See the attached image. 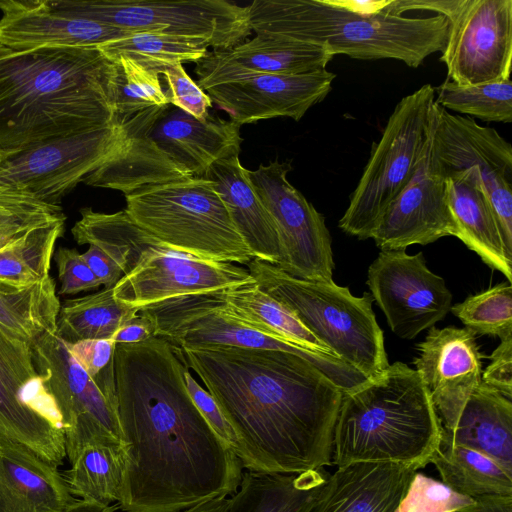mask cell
<instances>
[{
  "label": "cell",
  "instance_id": "48",
  "mask_svg": "<svg viewBox=\"0 0 512 512\" xmlns=\"http://www.w3.org/2000/svg\"><path fill=\"white\" fill-rule=\"evenodd\" d=\"M82 256L104 288L114 287L122 277L119 263L102 248L89 245Z\"/></svg>",
  "mask_w": 512,
  "mask_h": 512
},
{
  "label": "cell",
  "instance_id": "9",
  "mask_svg": "<svg viewBox=\"0 0 512 512\" xmlns=\"http://www.w3.org/2000/svg\"><path fill=\"white\" fill-rule=\"evenodd\" d=\"M127 214L176 251L247 265L253 256L211 180L190 177L125 195Z\"/></svg>",
  "mask_w": 512,
  "mask_h": 512
},
{
  "label": "cell",
  "instance_id": "13",
  "mask_svg": "<svg viewBox=\"0 0 512 512\" xmlns=\"http://www.w3.org/2000/svg\"><path fill=\"white\" fill-rule=\"evenodd\" d=\"M54 10L103 22L128 32H155L232 49L252 33L249 6L226 0H47Z\"/></svg>",
  "mask_w": 512,
  "mask_h": 512
},
{
  "label": "cell",
  "instance_id": "33",
  "mask_svg": "<svg viewBox=\"0 0 512 512\" xmlns=\"http://www.w3.org/2000/svg\"><path fill=\"white\" fill-rule=\"evenodd\" d=\"M60 306L51 277L29 285L0 281V325L30 344L56 332Z\"/></svg>",
  "mask_w": 512,
  "mask_h": 512
},
{
  "label": "cell",
  "instance_id": "42",
  "mask_svg": "<svg viewBox=\"0 0 512 512\" xmlns=\"http://www.w3.org/2000/svg\"><path fill=\"white\" fill-rule=\"evenodd\" d=\"M471 502L443 482L417 472L395 512H453Z\"/></svg>",
  "mask_w": 512,
  "mask_h": 512
},
{
  "label": "cell",
  "instance_id": "52",
  "mask_svg": "<svg viewBox=\"0 0 512 512\" xmlns=\"http://www.w3.org/2000/svg\"><path fill=\"white\" fill-rule=\"evenodd\" d=\"M230 497H219L190 507L181 512H228Z\"/></svg>",
  "mask_w": 512,
  "mask_h": 512
},
{
  "label": "cell",
  "instance_id": "28",
  "mask_svg": "<svg viewBox=\"0 0 512 512\" xmlns=\"http://www.w3.org/2000/svg\"><path fill=\"white\" fill-rule=\"evenodd\" d=\"M204 177L212 181L253 258L279 267L283 254L276 224L239 156L215 162Z\"/></svg>",
  "mask_w": 512,
  "mask_h": 512
},
{
  "label": "cell",
  "instance_id": "51",
  "mask_svg": "<svg viewBox=\"0 0 512 512\" xmlns=\"http://www.w3.org/2000/svg\"><path fill=\"white\" fill-rule=\"evenodd\" d=\"M117 509H119L118 504L105 506L95 502L75 498L64 512H114Z\"/></svg>",
  "mask_w": 512,
  "mask_h": 512
},
{
  "label": "cell",
  "instance_id": "39",
  "mask_svg": "<svg viewBox=\"0 0 512 512\" xmlns=\"http://www.w3.org/2000/svg\"><path fill=\"white\" fill-rule=\"evenodd\" d=\"M450 311L473 334L501 340L512 335V285L500 283L451 306Z\"/></svg>",
  "mask_w": 512,
  "mask_h": 512
},
{
  "label": "cell",
  "instance_id": "49",
  "mask_svg": "<svg viewBox=\"0 0 512 512\" xmlns=\"http://www.w3.org/2000/svg\"><path fill=\"white\" fill-rule=\"evenodd\" d=\"M156 337L155 326L152 320L142 312L126 322L113 335L115 344L138 343Z\"/></svg>",
  "mask_w": 512,
  "mask_h": 512
},
{
  "label": "cell",
  "instance_id": "54",
  "mask_svg": "<svg viewBox=\"0 0 512 512\" xmlns=\"http://www.w3.org/2000/svg\"><path fill=\"white\" fill-rule=\"evenodd\" d=\"M4 159H5V156L0 152V164L3 162Z\"/></svg>",
  "mask_w": 512,
  "mask_h": 512
},
{
  "label": "cell",
  "instance_id": "25",
  "mask_svg": "<svg viewBox=\"0 0 512 512\" xmlns=\"http://www.w3.org/2000/svg\"><path fill=\"white\" fill-rule=\"evenodd\" d=\"M416 473L397 463L337 467L327 475L310 512H395Z\"/></svg>",
  "mask_w": 512,
  "mask_h": 512
},
{
  "label": "cell",
  "instance_id": "11",
  "mask_svg": "<svg viewBox=\"0 0 512 512\" xmlns=\"http://www.w3.org/2000/svg\"><path fill=\"white\" fill-rule=\"evenodd\" d=\"M434 100V87L424 84L396 104L339 220L345 233L361 240L371 238L411 180L430 136Z\"/></svg>",
  "mask_w": 512,
  "mask_h": 512
},
{
  "label": "cell",
  "instance_id": "37",
  "mask_svg": "<svg viewBox=\"0 0 512 512\" xmlns=\"http://www.w3.org/2000/svg\"><path fill=\"white\" fill-rule=\"evenodd\" d=\"M65 221L32 229L0 248V281L29 285L50 277L51 259Z\"/></svg>",
  "mask_w": 512,
  "mask_h": 512
},
{
  "label": "cell",
  "instance_id": "35",
  "mask_svg": "<svg viewBox=\"0 0 512 512\" xmlns=\"http://www.w3.org/2000/svg\"><path fill=\"white\" fill-rule=\"evenodd\" d=\"M222 292L234 311L256 328L310 350L334 356L290 309L264 292L256 282Z\"/></svg>",
  "mask_w": 512,
  "mask_h": 512
},
{
  "label": "cell",
  "instance_id": "2",
  "mask_svg": "<svg viewBox=\"0 0 512 512\" xmlns=\"http://www.w3.org/2000/svg\"><path fill=\"white\" fill-rule=\"evenodd\" d=\"M176 350L231 426L243 469L294 474L332 463L343 392L308 360L235 346Z\"/></svg>",
  "mask_w": 512,
  "mask_h": 512
},
{
  "label": "cell",
  "instance_id": "32",
  "mask_svg": "<svg viewBox=\"0 0 512 512\" xmlns=\"http://www.w3.org/2000/svg\"><path fill=\"white\" fill-rule=\"evenodd\" d=\"M430 463L454 492L473 500L493 495H512V472L479 451L439 445Z\"/></svg>",
  "mask_w": 512,
  "mask_h": 512
},
{
  "label": "cell",
  "instance_id": "47",
  "mask_svg": "<svg viewBox=\"0 0 512 512\" xmlns=\"http://www.w3.org/2000/svg\"><path fill=\"white\" fill-rule=\"evenodd\" d=\"M66 344L69 353L90 376L98 374L112 361L116 345L111 339H88Z\"/></svg>",
  "mask_w": 512,
  "mask_h": 512
},
{
  "label": "cell",
  "instance_id": "1",
  "mask_svg": "<svg viewBox=\"0 0 512 512\" xmlns=\"http://www.w3.org/2000/svg\"><path fill=\"white\" fill-rule=\"evenodd\" d=\"M113 364L126 448L119 509L181 512L232 496L243 467L193 403L176 347L160 337L116 344Z\"/></svg>",
  "mask_w": 512,
  "mask_h": 512
},
{
  "label": "cell",
  "instance_id": "12",
  "mask_svg": "<svg viewBox=\"0 0 512 512\" xmlns=\"http://www.w3.org/2000/svg\"><path fill=\"white\" fill-rule=\"evenodd\" d=\"M36 368L56 405L68 460L85 444H124L112 361L90 376L69 353L56 332L45 333L32 344Z\"/></svg>",
  "mask_w": 512,
  "mask_h": 512
},
{
  "label": "cell",
  "instance_id": "36",
  "mask_svg": "<svg viewBox=\"0 0 512 512\" xmlns=\"http://www.w3.org/2000/svg\"><path fill=\"white\" fill-rule=\"evenodd\" d=\"M208 47V42L200 38L135 32L98 49L113 62L118 57H127L161 75V71L168 66L197 63L206 56Z\"/></svg>",
  "mask_w": 512,
  "mask_h": 512
},
{
  "label": "cell",
  "instance_id": "5",
  "mask_svg": "<svg viewBox=\"0 0 512 512\" xmlns=\"http://www.w3.org/2000/svg\"><path fill=\"white\" fill-rule=\"evenodd\" d=\"M249 6L251 31L325 47L333 56L360 60L395 59L419 67L445 46L448 21L428 17L361 14L333 0H255Z\"/></svg>",
  "mask_w": 512,
  "mask_h": 512
},
{
  "label": "cell",
  "instance_id": "34",
  "mask_svg": "<svg viewBox=\"0 0 512 512\" xmlns=\"http://www.w3.org/2000/svg\"><path fill=\"white\" fill-rule=\"evenodd\" d=\"M139 311L117 299L114 287L67 299L61 306L56 334L68 343L88 339H112L117 330Z\"/></svg>",
  "mask_w": 512,
  "mask_h": 512
},
{
  "label": "cell",
  "instance_id": "21",
  "mask_svg": "<svg viewBox=\"0 0 512 512\" xmlns=\"http://www.w3.org/2000/svg\"><path fill=\"white\" fill-rule=\"evenodd\" d=\"M335 78L327 69L296 75L245 74L205 91L240 126L276 117L299 121L326 98Z\"/></svg>",
  "mask_w": 512,
  "mask_h": 512
},
{
  "label": "cell",
  "instance_id": "40",
  "mask_svg": "<svg viewBox=\"0 0 512 512\" xmlns=\"http://www.w3.org/2000/svg\"><path fill=\"white\" fill-rule=\"evenodd\" d=\"M60 205H50L0 181V248L22 234L65 221Z\"/></svg>",
  "mask_w": 512,
  "mask_h": 512
},
{
  "label": "cell",
  "instance_id": "31",
  "mask_svg": "<svg viewBox=\"0 0 512 512\" xmlns=\"http://www.w3.org/2000/svg\"><path fill=\"white\" fill-rule=\"evenodd\" d=\"M65 481L79 499L108 506L120 499L125 462V444L92 442L82 446L70 459Z\"/></svg>",
  "mask_w": 512,
  "mask_h": 512
},
{
  "label": "cell",
  "instance_id": "38",
  "mask_svg": "<svg viewBox=\"0 0 512 512\" xmlns=\"http://www.w3.org/2000/svg\"><path fill=\"white\" fill-rule=\"evenodd\" d=\"M434 91V102L447 111L488 122L512 121L511 79L479 85H459L446 79Z\"/></svg>",
  "mask_w": 512,
  "mask_h": 512
},
{
  "label": "cell",
  "instance_id": "15",
  "mask_svg": "<svg viewBox=\"0 0 512 512\" xmlns=\"http://www.w3.org/2000/svg\"><path fill=\"white\" fill-rule=\"evenodd\" d=\"M125 134L116 123L47 139L5 157L0 181L59 205L76 185L119 152Z\"/></svg>",
  "mask_w": 512,
  "mask_h": 512
},
{
  "label": "cell",
  "instance_id": "22",
  "mask_svg": "<svg viewBox=\"0 0 512 512\" xmlns=\"http://www.w3.org/2000/svg\"><path fill=\"white\" fill-rule=\"evenodd\" d=\"M417 350L415 370L430 395L440 426H445L482 383V356L475 334L466 328L432 326Z\"/></svg>",
  "mask_w": 512,
  "mask_h": 512
},
{
  "label": "cell",
  "instance_id": "53",
  "mask_svg": "<svg viewBox=\"0 0 512 512\" xmlns=\"http://www.w3.org/2000/svg\"><path fill=\"white\" fill-rule=\"evenodd\" d=\"M11 50L0 44V58L8 54Z\"/></svg>",
  "mask_w": 512,
  "mask_h": 512
},
{
  "label": "cell",
  "instance_id": "7",
  "mask_svg": "<svg viewBox=\"0 0 512 512\" xmlns=\"http://www.w3.org/2000/svg\"><path fill=\"white\" fill-rule=\"evenodd\" d=\"M71 229L79 245H96L120 265L114 295L142 308L174 297L226 290L255 280L234 263L200 259L174 250L139 226L125 210L103 213L86 207Z\"/></svg>",
  "mask_w": 512,
  "mask_h": 512
},
{
  "label": "cell",
  "instance_id": "23",
  "mask_svg": "<svg viewBox=\"0 0 512 512\" xmlns=\"http://www.w3.org/2000/svg\"><path fill=\"white\" fill-rule=\"evenodd\" d=\"M0 44L11 51L99 48L132 32L50 7L47 0H0Z\"/></svg>",
  "mask_w": 512,
  "mask_h": 512
},
{
  "label": "cell",
  "instance_id": "6",
  "mask_svg": "<svg viewBox=\"0 0 512 512\" xmlns=\"http://www.w3.org/2000/svg\"><path fill=\"white\" fill-rule=\"evenodd\" d=\"M122 149L83 183L124 195L144 186L204 177L215 162L239 156L240 125L214 115L197 119L170 104L117 120Z\"/></svg>",
  "mask_w": 512,
  "mask_h": 512
},
{
  "label": "cell",
  "instance_id": "10",
  "mask_svg": "<svg viewBox=\"0 0 512 512\" xmlns=\"http://www.w3.org/2000/svg\"><path fill=\"white\" fill-rule=\"evenodd\" d=\"M222 291L174 297L148 305L140 312L154 323L156 337L180 349L235 346L290 352L312 363L342 392L368 380L335 356L310 350L256 328L234 311Z\"/></svg>",
  "mask_w": 512,
  "mask_h": 512
},
{
  "label": "cell",
  "instance_id": "44",
  "mask_svg": "<svg viewBox=\"0 0 512 512\" xmlns=\"http://www.w3.org/2000/svg\"><path fill=\"white\" fill-rule=\"evenodd\" d=\"M55 261L61 283L59 295H73L101 286L82 254L76 249L60 247Z\"/></svg>",
  "mask_w": 512,
  "mask_h": 512
},
{
  "label": "cell",
  "instance_id": "4",
  "mask_svg": "<svg viewBox=\"0 0 512 512\" xmlns=\"http://www.w3.org/2000/svg\"><path fill=\"white\" fill-rule=\"evenodd\" d=\"M440 440V422L419 374L395 362L342 393L332 463H397L418 470L430 463Z\"/></svg>",
  "mask_w": 512,
  "mask_h": 512
},
{
  "label": "cell",
  "instance_id": "41",
  "mask_svg": "<svg viewBox=\"0 0 512 512\" xmlns=\"http://www.w3.org/2000/svg\"><path fill=\"white\" fill-rule=\"evenodd\" d=\"M118 83L114 102L115 121L152 107L169 104L160 75L127 57H118Z\"/></svg>",
  "mask_w": 512,
  "mask_h": 512
},
{
  "label": "cell",
  "instance_id": "46",
  "mask_svg": "<svg viewBox=\"0 0 512 512\" xmlns=\"http://www.w3.org/2000/svg\"><path fill=\"white\" fill-rule=\"evenodd\" d=\"M482 372V383L512 400V335L501 339Z\"/></svg>",
  "mask_w": 512,
  "mask_h": 512
},
{
  "label": "cell",
  "instance_id": "8",
  "mask_svg": "<svg viewBox=\"0 0 512 512\" xmlns=\"http://www.w3.org/2000/svg\"><path fill=\"white\" fill-rule=\"evenodd\" d=\"M246 266L258 286L290 309L334 356L368 379L378 377L389 366L370 293L356 297L333 280L296 278L256 258Z\"/></svg>",
  "mask_w": 512,
  "mask_h": 512
},
{
  "label": "cell",
  "instance_id": "3",
  "mask_svg": "<svg viewBox=\"0 0 512 512\" xmlns=\"http://www.w3.org/2000/svg\"><path fill=\"white\" fill-rule=\"evenodd\" d=\"M117 83V63L98 48L10 51L0 58V152L116 123Z\"/></svg>",
  "mask_w": 512,
  "mask_h": 512
},
{
  "label": "cell",
  "instance_id": "29",
  "mask_svg": "<svg viewBox=\"0 0 512 512\" xmlns=\"http://www.w3.org/2000/svg\"><path fill=\"white\" fill-rule=\"evenodd\" d=\"M440 445L479 451L512 472V400L481 383L441 427Z\"/></svg>",
  "mask_w": 512,
  "mask_h": 512
},
{
  "label": "cell",
  "instance_id": "43",
  "mask_svg": "<svg viewBox=\"0 0 512 512\" xmlns=\"http://www.w3.org/2000/svg\"><path fill=\"white\" fill-rule=\"evenodd\" d=\"M167 83L165 91L169 104L197 119L209 116L212 101L194 80L187 74L182 64H174L161 71Z\"/></svg>",
  "mask_w": 512,
  "mask_h": 512
},
{
  "label": "cell",
  "instance_id": "14",
  "mask_svg": "<svg viewBox=\"0 0 512 512\" xmlns=\"http://www.w3.org/2000/svg\"><path fill=\"white\" fill-rule=\"evenodd\" d=\"M0 437L59 465L66 457L60 417L32 345L0 325Z\"/></svg>",
  "mask_w": 512,
  "mask_h": 512
},
{
  "label": "cell",
  "instance_id": "24",
  "mask_svg": "<svg viewBox=\"0 0 512 512\" xmlns=\"http://www.w3.org/2000/svg\"><path fill=\"white\" fill-rule=\"evenodd\" d=\"M334 56L323 46L282 36L257 34L232 49H213L195 67L206 89L245 74L296 75L326 69Z\"/></svg>",
  "mask_w": 512,
  "mask_h": 512
},
{
  "label": "cell",
  "instance_id": "17",
  "mask_svg": "<svg viewBox=\"0 0 512 512\" xmlns=\"http://www.w3.org/2000/svg\"><path fill=\"white\" fill-rule=\"evenodd\" d=\"M440 61L449 80L479 85L510 79L512 0H455Z\"/></svg>",
  "mask_w": 512,
  "mask_h": 512
},
{
  "label": "cell",
  "instance_id": "16",
  "mask_svg": "<svg viewBox=\"0 0 512 512\" xmlns=\"http://www.w3.org/2000/svg\"><path fill=\"white\" fill-rule=\"evenodd\" d=\"M291 161L277 159L248 170L250 182L279 234L281 270L308 281H332L334 261L324 216L287 178Z\"/></svg>",
  "mask_w": 512,
  "mask_h": 512
},
{
  "label": "cell",
  "instance_id": "19",
  "mask_svg": "<svg viewBox=\"0 0 512 512\" xmlns=\"http://www.w3.org/2000/svg\"><path fill=\"white\" fill-rule=\"evenodd\" d=\"M367 284L390 329L402 339L431 328L452 306L444 279L428 269L422 252L381 251L368 268Z\"/></svg>",
  "mask_w": 512,
  "mask_h": 512
},
{
  "label": "cell",
  "instance_id": "18",
  "mask_svg": "<svg viewBox=\"0 0 512 512\" xmlns=\"http://www.w3.org/2000/svg\"><path fill=\"white\" fill-rule=\"evenodd\" d=\"M431 145L443 169L474 166L512 256V147L497 130L472 117L452 114L434 102Z\"/></svg>",
  "mask_w": 512,
  "mask_h": 512
},
{
  "label": "cell",
  "instance_id": "26",
  "mask_svg": "<svg viewBox=\"0 0 512 512\" xmlns=\"http://www.w3.org/2000/svg\"><path fill=\"white\" fill-rule=\"evenodd\" d=\"M442 170L445 175L447 205L456 227V237L484 263L501 272L512 283V256L503 244L478 170L474 166Z\"/></svg>",
  "mask_w": 512,
  "mask_h": 512
},
{
  "label": "cell",
  "instance_id": "45",
  "mask_svg": "<svg viewBox=\"0 0 512 512\" xmlns=\"http://www.w3.org/2000/svg\"><path fill=\"white\" fill-rule=\"evenodd\" d=\"M184 380L190 397L199 412L217 435L234 450L236 436L213 397L199 385L187 367L184 371Z\"/></svg>",
  "mask_w": 512,
  "mask_h": 512
},
{
  "label": "cell",
  "instance_id": "27",
  "mask_svg": "<svg viewBox=\"0 0 512 512\" xmlns=\"http://www.w3.org/2000/svg\"><path fill=\"white\" fill-rule=\"evenodd\" d=\"M74 499L57 465L0 437V512H64Z\"/></svg>",
  "mask_w": 512,
  "mask_h": 512
},
{
  "label": "cell",
  "instance_id": "20",
  "mask_svg": "<svg viewBox=\"0 0 512 512\" xmlns=\"http://www.w3.org/2000/svg\"><path fill=\"white\" fill-rule=\"evenodd\" d=\"M455 236L456 227L446 200L445 175L433 155L431 131L418 167L388 207L371 238L382 251L427 245Z\"/></svg>",
  "mask_w": 512,
  "mask_h": 512
},
{
  "label": "cell",
  "instance_id": "50",
  "mask_svg": "<svg viewBox=\"0 0 512 512\" xmlns=\"http://www.w3.org/2000/svg\"><path fill=\"white\" fill-rule=\"evenodd\" d=\"M453 512H512V495L480 497Z\"/></svg>",
  "mask_w": 512,
  "mask_h": 512
},
{
  "label": "cell",
  "instance_id": "30",
  "mask_svg": "<svg viewBox=\"0 0 512 512\" xmlns=\"http://www.w3.org/2000/svg\"><path fill=\"white\" fill-rule=\"evenodd\" d=\"M327 475L324 468L294 474L243 472L228 512H310Z\"/></svg>",
  "mask_w": 512,
  "mask_h": 512
}]
</instances>
